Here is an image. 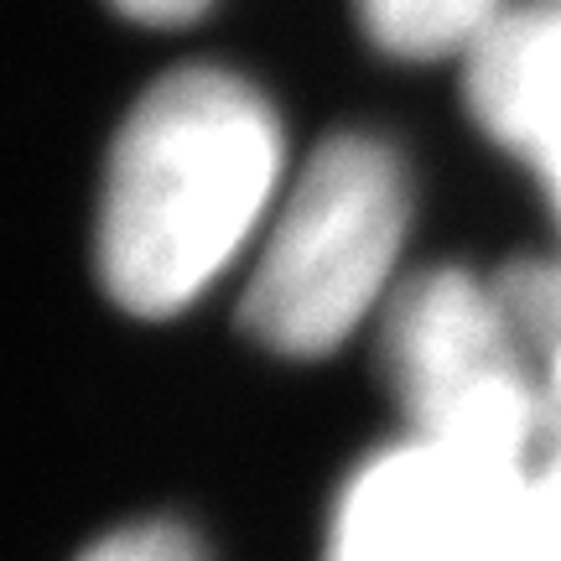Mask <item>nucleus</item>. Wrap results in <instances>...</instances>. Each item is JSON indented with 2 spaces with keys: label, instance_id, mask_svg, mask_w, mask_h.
<instances>
[{
  "label": "nucleus",
  "instance_id": "obj_11",
  "mask_svg": "<svg viewBox=\"0 0 561 561\" xmlns=\"http://www.w3.org/2000/svg\"><path fill=\"white\" fill-rule=\"evenodd\" d=\"M536 178L546 182V193H551V203H557V214H561V140L536 161Z\"/></svg>",
  "mask_w": 561,
  "mask_h": 561
},
{
  "label": "nucleus",
  "instance_id": "obj_4",
  "mask_svg": "<svg viewBox=\"0 0 561 561\" xmlns=\"http://www.w3.org/2000/svg\"><path fill=\"white\" fill-rule=\"evenodd\" d=\"M530 479L421 437L385 447L343 489L322 561H504Z\"/></svg>",
  "mask_w": 561,
  "mask_h": 561
},
{
  "label": "nucleus",
  "instance_id": "obj_2",
  "mask_svg": "<svg viewBox=\"0 0 561 561\" xmlns=\"http://www.w3.org/2000/svg\"><path fill=\"white\" fill-rule=\"evenodd\" d=\"M411 224V178L380 136L343 130L312 151L271 214L244 286V328L276 354L339 348L390 291Z\"/></svg>",
  "mask_w": 561,
  "mask_h": 561
},
{
  "label": "nucleus",
  "instance_id": "obj_10",
  "mask_svg": "<svg viewBox=\"0 0 561 561\" xmlns=\"http://www.w3.org/2000/svg\"><path fill=\"white\" fill-rule=\"evenodd\" d=\"M110 5L140 26H182V21H198L214 0H110Z\"/></svg>",
  "mask_w": 561,
  "mask_h": 561
},
{
  "label": "nucleus",
  "instance_id": "obj_1",
  "mask_svg": "<svg viewBox=\"0 0 561 561\" xmlns=\"http://www.w3.org/2000/svg\"><path fill=\"white\" fill-rule=\"evenodd\" d=\"M286 130L276 104L229 68L151 83L115 136L100 271L136 318L198 301L276 208Z\"/></svg>",
  "mask_w": 561,
  "mask_h": 561
},
{
  "label": "nucleus",
  "instance_id": "obj_7",
  "mask_svg": "<svg viewBox=\"0 0 561 561\" xmlns=\"http://www.w3.org/2000/svg\"><path fill=\"white\" fill-rule=\"evenodd\" d=\"M500 297L520 328L530 359L541 364L546 401H551V437L561 447V261L515 265L500 276Z\"/></svg>",
  "mask_w": 561,
  "mask_h": 561
},
{
  "label": "nucleus",
  "instance_id": "obj_9",
  "mask_svg": "<svg viewBox=\"0 0 561 561\" xmlns=\"http://www.w3.org/2000/svg\"><path fill=\"white\" fill-rule=\"evenodd\" d=\"M83 561H203V551L178 525H136L100 541Z\"/></svg>",
  "mask_w": 561,
  "mask_h": 561
},
{
  "label": "nucleus",
  "instance_id": "obj_5",
  "mask_svg": "<svg viewBox=\"0 0 561 561\" xmlns=\"http://www.w3.org/2000/svg\"><path fill=\"white\" fill-rule=\"evenodd\" d=\"M462 62L468 110L483 136L536 167L561 140V0L500 11Z\"/></svg>",
  "mask_w": 561,
  "mask_h": 561
},
{
  "label": "nucleus",
  "instance_id": "obj_3",
  "mask_svg": "<svg viewBox=\"0 0 561 561\" xmlns=\"http://www.w3.org/2000/svg\"><path fill=\"white\" fill-rule=\"evenodd\" d=\"M385 369L411 437L541 468L536 447L551 437V401L500 280L483 286L458 265L405 280L385 312Z\"/></svg>",
  "mask_w": 561,
  "mask_h": 561
},
{
  "label": "nucleus",
  "instance_id": "obj_6",
  "mask_svg": "<svg viewBox=\"0 0 561 561\" xmlns=\"http://www.w3.org/2000/svg\"><path fill=\"white\" fill-rule=\"evenodd\" d=\"M369 37L396 58L468 53L500 21L504 0H359Z\"/></svg>",
  "mask_w": 561,
  "mask_h": 561
},
{
  "label": "nucleus",
  "instance_id": "obj_8",
  "mask_svg": "<svg viewBox=\"0 0 561 561\" xmlns=\"http://www.w3.org/2000/svg\"><path fill=\"white\" fill-rule=\"evenodd\" d=\"M504 561H561V447H551L525 489L520 525Z\"/></svg>",
  "mask_w": 561,
  "mask_h": 561
}]
</instances>
